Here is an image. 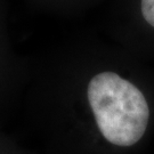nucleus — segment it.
Here are the masks:
<instances>
[{
    "instance_id": "1",
    "label": "nucleus",
    "mask_w": 154,
    "mask_h": 154,
    "mask_svg": "<svg viewBox=\"0 0 154 154\" xmlns=\"http://www.w3.org/2000/svg\"><path fill=\"white\" fill-rule=\"evenodd\" d=\"M87 116L46 145L56 154H91L98 143L131 147L140 142L149 122V106L139 89L112 71L89 79L86 88Z\"/></svg>"
},
{
    "instance_id": "3",
    "label": "nucleus",
    "mask_w": 154,
    "mask_h": 154,
    "mask_svg": "<svg viewBox=\"0 0 154 154\" xmlns=\"http://www.w3.org/2000/svg\"><path fill=\"white\" fill-rule=\"evenodd\" d=\"M142 13L146 22L154 28V0H142Z\"/></svg>"
},
{
    "instance_id": "2",
    "label": "nucleus",
    "mask_w": 154,
    "mask_h": 154,
    "mask_svg": "<svg viewBox=\"0 0 154 154\" xmlns=\"http://www.w3.org/2000/svg\"><path fill=\"white\" fill-rule=\"evenodd\" d=\"M0 154H30V151L0 129Z\"/></svg>"
}]
</instances>
